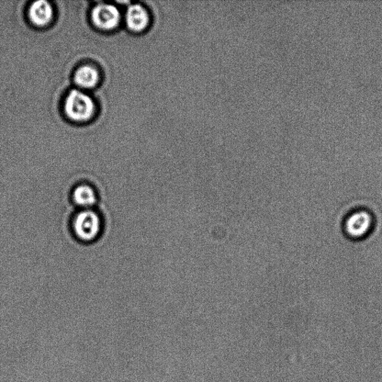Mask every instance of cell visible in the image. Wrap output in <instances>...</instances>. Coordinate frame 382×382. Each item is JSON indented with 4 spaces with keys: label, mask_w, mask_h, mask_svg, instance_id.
Returning <instances> with one entry per match:
<instances>
[{
    "label": "cell",
    "mask_w": 382,
    "mask_h": 382,
    "mask_svg": "<svg viewBox=\"0 0 382 382\" xmlns=\"http://www.w3.org/2000/svg\"><path fill=\"white\" fill-rule=\"evenodd\" d=\"M374 213L364 207H356L348 212L342 222L344 234L353 241L365 240L374 230Z\"/></svg>",
    "instance_id": "6da1fadb"
},
{
    "label": "cell",
    "mask_w": 382,
    "mask_h": 382,
    "mask_svg": "<svg viewBox=\"0 0 382 382\" xmlns=\"http://www.w3.org/2000/svg\"><path fill=\"white\" fill-rule=\"evenodd\" d=\"M94 108L92 98L80 90H73L65 100L66 114L75 121L88 120L93 116Z\"/></svg>",
    "instance_id": "7a4b0ae2"
},
{
    "label": "cell",
    "mask_w": 382,
    "mask_h": 382,
    "mask_svg": "<svg viewBox=\"0 0 382 382\" xmlns=\"http://www.w3.org/2000/svg\"><path fill=\"white\" fill-rule=\"evenodd\" d=\"M73 227L78 239L85 242L93 241L100 233L101 220L93 210H82L75 217Z\"/></svg>",
    "instance_id": "3957f363"
},
{
    "label": "cell",
    "mask_w": 382,
    "mask_h": 382,
    "mask_svg": "<svg viewBox=\"0 0 382 382\" xmlns=\"http://www.w3.org/2000/svg\"><path fill=\"white\" fill-rule=\"evenodd\" d=\"M92 20L94 25L101 29H113L120 21V11L113 5L99 4L92 11Z\"/></svg>",
    "instance_id": "277c9868"
},
{
    "label": "cell",
    "mask_w": 382,
    "mask_h": 382,
    "mask_svg": "<svg viewBox=\"0 0 382 382\" xmlns=\"http://www.w3.org/2000/svg\"><path fill=\"white\" fill-rule=\"evenodd\" d=\"M126 22L130 30L140 32L149 27L151 16L147 8L141 4H134L127 11Z\"/></svg>",
    "instance_id": "5b68a950"
},
{
    "label": "cell",
    "mask_w": 382,
    "mask_h": 382,
    "mask_svg": "<svg viewBox=\"0 0 382 382\" xmlns=\"http://www.w3.org/2000/svg\"><path fill=\"white\" fill-rule=\"evenodd\" d=\"M52 8L47 1H36L29 8V17L34 24L44 27L49 24L52 17Z\"/></svg>",
    "instance_id": "8992f818"
},
{
    "label": "cell",
    "mask_w": 382,
    "mask_h": 382,
    "mask_svg": "<svg viewBox=\"0 0 382 382\" xmlns=\"http://www.w3.org/2000/svg\"><path fill=\"white\" fill-rule=\"evenodd\" d=\"M75 204L83 210L91 209L97 202V194L94 188L87 185L77 186L73 193Z\"/></svg>",
    "instance_id": "52a82bcc"
},
{
    "label": "cell",
    "mask_w": 382,
    "mask_h": 382,
    "mask_svg": "<svg viewBox=\"0 0 382 382\" xmlns=\"http://www.w3.org/2000/svg\"><path fill=\"white\" fill-rule=\"evenodd\" d=\"M74 80L76 85L80 88H92L99 82V73L94 67L83 66L76 71Z\"/></svg>",
    "instance_id": "ba28073f"
}]
</instances>
